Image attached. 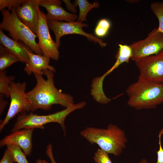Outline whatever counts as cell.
I'll return each mask as SVG.
<instances>
[{"instance_id": "13", "label": "cell", "mask_w": 163, "mask_h": 163, "mask_svg": "<svg viewBox=\"0 0 163 163\" xmlns=\"http://www.w3.org/2000/svg\"><path fill=\"white\" fill-rule=\"evenodd\" d=\"M61 5V2L59 0H40V6L43 7L47 11L46 15L47 21L72 22L78 20L77 15L67 11Z\"/></svg>"}, {"instance_id": "26", "label": "cell", "mask_w": 163, "mask_h": 163, "mask_svg": "<svg viewBox=\"0 0 163 163\" xmlns=\"http://www.w3.org/2000/svg\"><path fill=\"white\" fill-rule=\"evenodd\" d=\"M14 162L12 155L8 149L5 151L0 163H13Z\"/></svg>"}, {"instance_id": "16", "label": "cell", "mask_w": 163, "mask_h": 163, "mask_svg": "<svg viewBox=\"0 0 163 163\" xmlns=\"http://www.w3.org/2000/svg\"><path fill=\"white\" fill-rule=\"evenodd\" d=\"M0 43L1 45L20 59L22 62H28L29 57L25 46L21 41L19 42L11 39L4 33L2 30H0Z\"/></svg>"}, {"instance_id": "31", "label": "cell", "mask_w": 163, "mask_h": 163, "mask_svg": "<svg viewBox=\"0 0 163 163\" xmlns=\"http://www.w3.org/2000/svg\"><path fill=\"white\" fill-rule=\"evenodd\" d=\"M139 163H148L147 160L145 159L142 160Z\"/></svg>"}, {"instance_id": "25", "label": "cell", "mask_w": 163, "mask_h": 163, "mask_svg": "<svg viewBox=\"0 0 163 163\" xmlns=\"http://www.w3.org/2000/svg\"><path fill=\"white\" fill-rule=\"evenodd\" d=\"M163 133V129L160 132L158 135L159 148V150L157 152V160L156 163H163V149L161 145V136Z\"/></svg>"}, {"instance_id": "15", "label": "cell", "mask_w": 163, "mask_h": 163, "mask_svg": "<svg viewBox=\"0 0 163 163\" xmlns=\"http://www.w3.org/2000/svg\"><path fill=\"white\" fill-rule=\"evenodd\" d=\"M118 51L116 56V61L112 67L101 76L97 77L92 81L91 85L97 90L103 88V82L104 78L124 62L128 63L132 56V51L129 45L119 44Z\"/></svg>"}, {"instance_id": "5", "label": "cell", "mask_w": 163, "mask_h": 163, "mask_svg": "<svg viewBox=\"0 0 163 163\" xmlns=\"http://www.w3.org/2000/svg\"><path fill=\"white\" fill-rule=\"evenodd\" d=\"M10 11L8 9L1 11L2 20L0 24V30L8 31L12 39L22 42L32 52L43 55L36 41L37 35L21 21L17 16L14 8Z\"/></svg>"}, {"instance_id": "8", "label": "cell", "mask_w": 163, "mask_h": 163, "mask_svg": "<svg viewBox=\"0 0 163 163\" xmlns=\"http://www.w3.org/2000/svg\"><path fill=\"white\" fill-rule=\"evenodd\" d=\"M129 46L132 51L131 59L134 61L145 57L157 54L163 50V33L158 28H155L146 38L134 42Z\"/></svg>"}, {"instance_id": "30", "label": "cell", "mask_w": 163, "mask_h": 163, "mask_svg": "<svg viewBox=\"0 0 163 163\" xmlns=\"http://www.w3.org/2000/svg\"><path fill=\"white\" fill-rule=\"evenodd\" d=\"M36 163H49L45 160L41 159H37L36 161Z\"/></svg>"}, {"instance_id": "21", "label": "cell", "mask_w": 163, "mask_h": 163, "mask_svg": "<svg viewBox=\"0 0 163 163\" xmlns=\"http://www.w3.org/2000/svg\"><path fill=\"white\" fill-rule=\"evenodd\" d=\"M150 8L158 20V29L163 33V2H152L151 4ZM162 51L163 52V50Z\"/></svg>"}, {"instance_id": "27", "label": "cell", "mask_w": 163, "mask_h": 163, "mask_svg": "<svg viewBox=\"0 0 163 163\" xmlns=\"http://www.w3.org/2000/svg\"><path fill=\"white\" fill-rule=\"evenodd\" d=\"M46 153L50 159L51 163H56L53 157L52 145L51 144H49L47 145L46 150Z\"/></svg>"}, {"instance_id": "4", "label": "cell", "mask_w": 163, "mask_h": 163, "mask_svg": "<svg viewBox=\"0 0 163 163\" xmlns=\"http://www.w3.org/2000/svg\"><path fill=\"white\" fill-rule=\"evenodd\" d=\"M86 102H82L66 108L65 109L54 113L47 115H38L31 112L29 113L23 112L18 116L16 122L11 130L12 132L25 128L43 129L45 124L56 122L59 124L66 135V128L65 120L67 116L75 110L83 107Z\"/></svg>"}, {"instance_id": "2", "label": "cell", "mask_w": 163, "mask_h": 163, "mask_svg": "<svg viewBox=\"0 0 163 163\" xmlns=\"http://www.w3.org/2000/svg\"><path fill=\"white\" fill-rule=\"evenodd\" d=\"M126 92L128 105L136 110L154 108L163 102V83L138 78Z\"/></svg>"}, {"instance_id": "28", "label": "cell", "mask_w": 163, "mask_h": 163, "mask_svg": "<svg viewBox=\"0 0 163 163\" xmlns=\"http://www.w3.org/2000/svg\"><path fill=\"white\" fill-rule=\"evenodd\" d=\"M66 4L67 9L72 12V13L75 14V13L77 12L76 8V7L73 3H71L70 0H62Z\"/></svg>"}, {"instance_id": "6", "label": "cell", "mask_w": 163, "mask_h": 163, "mask_svg": "<svg viewBox=\"0 0 163 163\" xmlns=\"http://www.w3.org/2000/svg\"><path fill=\"white\" fill-rule=\"evenodd\" d=\"M26 83L15 82H13L9 89L10 102L7 114L0 122L1 131L9 121L16 115L23 112H31V107L26 95Z\"/></svg>"}, {"instance_id": "23", "label": "cell", "mask_w": 163, "mask_h": 163, "mask_svg": "<svg viewBox=\"0 0 163 163\" xmlns=\"http://www.w3.org/2000/svg\"><path fill=\"white\" fill-rule=\"evenodd\" d=\"M93 159L97 163H112L108 153L100 149L94 153Z\"/></svg>"}, {"instance_id": "10", "label": "cell", "mask_w": 163, "mask_h": 163, "mask_svg": "<svg viewBox=\"0 0 163 163\" xmlns=\"http://www.w3.org/2000/svg\"><path fill=\"white\" fill-rule=\"evenodd\" d=\"M39 19L37 27L36 35L38 38V43L44 56L57 60L59 53L56 42L52 39L46 14L38 8Z\"/></svg>"}, {"instance_id": "22", "label": "cell", "mask_w": 163, "mask_h": 163, "mask_svg": "<svg viewBox=\"0 0 163 163\" xmlns=\"http://www.w3.org/2000/svg\"><path fill=\"white\" fill-rule=\"evenodd\" d=\"M111 26V23L108 19L103 18L98 22L94 30L96 36L100 37H104L107 34Z\"/></svg>"}, {"instance_id": "24", "label": "cell", "mask_w": 163, "mask_h": 163, "mask_svg": "<svg viewBox=\"0 0 163 163\" xmlns=\"http://www.w3.org/2000/svg\"><path fill=\"white\" fill-rule=\"evenodd\" d=\"M25 0H0V10L5 9L11 10L15 8L25 1Z\"/></svg>"}, {"instance_id": "1", "label": "cell", "mask_w": 163, "mask_h": 163, "mask_svg": "<svg viewBox=\"0 0 163 163\" xmlns=\"http://www.w3.org/2000/svg\"><path fill=\"white\" fill-rule=\"evenodd\" d=\"M54 72L48 69L43 70L46 79L43 75L34 74L36 84L32 89L26 92L31 107V112L38 109L48 110L55 104H60L66 108L74 104L71 95L62 93L56 87L53 80Z\"/></svg>"}, {"instance_id": "7", "label": "cell", "mask_w": 163, "mask_h": 163, "mask_svg": "<svg viewBox=\"0 0 163 163\" xmlns=\"http://www.w3.org/2000/svg\"><path fill=\"white\" fill-rule=\"evenodd\" d=\"M47 22L49 29L54 33L55 42L58 48L60 45L61 37L69 34H76L84 36L88 40L97 43L102 47L106 46L107 45L102 39L92 33H87L83 30V27L88 26L87 24L78 21L64 22L51 20Z\"/></svg>"}, {"instance_id": "9", "label": "cell", "mask_w": 163, "mask_h": 163, "mask_svg": "<svg viewBox=\"0 0 163 163\" xmlns=\"http://www.w3.org/2000/svg\"><path fill=\"white\" fill-rule=\"evenodd\" d=\"M135 62L139 72V78L163 83V52Z\"/></svg>"}, {"instance_id": "3", "label": "cell", "mask_w": 163, "mask_h": 163, "mask_svg": "<svg viewBox=\"0 0 163 163\" xmlns=\"http://www.w3.org/2000/svg\"><path fill=\"white\" fill-rule=\"evenodd\" d=\"M80 133L92 144H96L100 149L116 156L122 153L127 141L124 131L112 124L106 129L87 127Z\"/></svg>"}, {"instance_id": "29", "label": "cell", "mask_w": 163, "mask_h": 163, "mask_svg": "<svg viewBox=\"0 0 163 163\" xmlns=\"http://www.w3.org/2000/svg\"><path fill=\"white\" fill-rule=\"evenodd\" d=\"M4 95L0 93V114L1 115L7 104V101L3 98Z\"/></svg>"}, {"instance_id": "17", "label": "cell", "mask_w": 163, "mask_h": 163, "mask_svg": "<svg viewBox=\"0 0 163 163\" xmlns=\"http://www.w3.org/2000/svg\"><path fill=\"white\" fill-rule=\"evenodd\" d=\"M73 4L76 7L79 8V13L78 18V21L82 23L87 21V16L88 12L94 8L99 7V2L95 1L93 3H91L87 0H76Z\"/></svg>"}, {"instance_id": "12", "label": "cell", "mask_w": 163, "mask_h": 163, "mask_svg": "<svg viewBox=\"0 0 163 163\" xmlns=\"http://www.w3.org/2000/svg\"><path fill=\"white\" fill-rule=\"evenodd\" d=\"M34 129L25 128L12 133L0 140V148L14 144L19 147L26 155H29L32 150V138Z\"/></svg>"}, {"instance_id": "20", "label": "cell", "mask_w": 163, "mask_h": 163, "mask_svg": "<svg viewBox=\"0 0 163 163\" xmlns=\"http://www.w3.org/2000/svg\"><path fill=\"white\" fill-rule=\"evenodd\" d=\"M14 78V76L7 75L5 70L0 71V93L3 94L7 97H9L10 85Z\"/></svg>"}, {"instance_id": "11", "label": "cell", "mask_w": 163, "mask_h": 163, "mask_svg": "<svg viewBox=\"0 0 163 163\" xmlns=\"http://www.w3.org/2000/svg\"><path fill=\"white\" fill-rule=\"evenodd\" d=\"M40 1L25 0L15 8L16 13L19 20L35 34L39 19L38 8L40 6Z\"/></svg>"}, {"instance_id": "19", "label": "cell", "mask_w": 163, "mask_h": 163, "mask_svg": "<svg viewBox=\"0 0 163 163\" xmlns=\"http://www.w3.org/2000/svg\"><path fill=\"white\" fill-rule=\"evenodd\" d=\"M6 146L12 155L14 162L29 163L27 159L26 154L19 147L11 144Z\"/></svg>"}, {"instance_id": "18", "label": "cell", "mask_w": 163, "mask_h": 163, "mask_svg": "<svg viewBox=\"0 0 163 163\" xmlns=\"http://www.w3.org/2000/svg\"><path fill=\"white\" fill-rule=\"evenodd\" d=\"M21 62L18 57L2 45H0V71H3L13 64Z\"/></svg>"}, {"instance_id": "14", "label": "cell", "mask_w": 163, "mask_h": 163, "mask_svg": "<svg viewBox=\"0 0 163 163\" xmlns=\"http://www.w3.org/2000/svg\"><path fill=\"white\" fill-rule=\"evenodd\" d=\"M25 47L29 60L26 63L24 70L27 74L30 75L33 73L43 75V71L46 69L56 72L54 67L49 64L50 58L43 55L34 54L26 46Z\"/></svg>"}]
</instances>
